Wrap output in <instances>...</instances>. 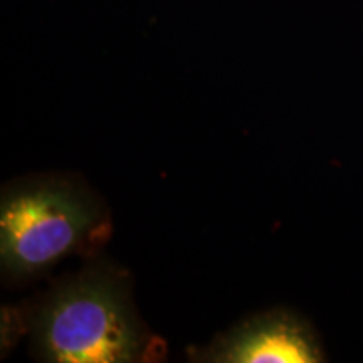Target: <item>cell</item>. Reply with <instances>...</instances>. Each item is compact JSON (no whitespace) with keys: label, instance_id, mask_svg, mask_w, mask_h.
I'll return each mask as SVG.
<instances>
[{"label":"cell","instance_id":"obj_1","mask_svg":"<svg viewBox=\"0 0 363 363\" xmlns=\"http://www.w3.org/2000/svg\"><path fill=\"white\" fill-rule=\"evenodd\" d=\"M30 330L35 355L54 363L140 362L152 345L131 306L128 279L104 261L52 288Z\"/></svg>","mask_w":363,"mask_h":363},{"label":"cell","instance_id":"obj_2","mask_svg":"<svg viewBox=\"0 0 363 363\" xmlns=\"http://www.w3.org/2000/svg\"><path fill=\"white\" fill-rule=\"evenodd\" d=\"M103 220L84 185L43 177L11 185L0 206V259L9 279L35 278L76 252Z\"/></svg>","mask_w":363,"mask_h":363},{"label":"cell","instance_id":"obj_3","mask_svg":"<svg viewBox=\"0 0 363 363\" xmlns=\"http://www.w3.org/2000/svg\"><path fill=\"white\" fill-rule=\"evenodd\" d=\"M192 360L211 363H316L325 360L320 340L303 318L272 310L242 321Z\"/></svg>","mask_w":363,"mask_h":363}]
</instances>
